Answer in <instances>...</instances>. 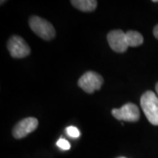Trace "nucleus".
<instances>
[{
	"label": "nucleus",
	"instance_id": "nucleus-1",
	"mask_svg": "<svg viewBox=\"0 0 158 158\" xmlns=\"http://www.w3.org/2000/svg\"><path fill=\"white\" fill-rule=\"evenodd\" d=\"M141 106L148 120L158 126V97L152 90H148L141 98Z\"/></svg>",
	"mask_w": 158,
	"mask_h": 158
},
{
	"label": "nucleus",
	"instance_id": "nucleus-2",
	"mask_svg": "<svg viewBox=\"0 0 158 158\" xmlns=\"http://www.w3.org/2000/svg\"><path fill=\"white\" fill-rule=\"evenodd\" d=\"M29 27L36 35L45 40H50L56 36V29L48 20L38 16L29 19Z\"/></svg>",
	"mask_w": 158,
	"mask_h": 158
},
{
	"label": "nucleus",
	"instance_id": "nucleus-3",
	"mask_svg": "<svg viewBox=\"0 0 158 158\" xmlns=\"http://www.w3.org/2000/svg\"><path fill=\"white\" fill-rule=\"evenodd\" d=\"M104 79L101 76L94 71L85 72L78 80V86L87 93H93L101 88Z\"/></svg>",
	"mask_w": 158,
	"mask_h": 158
},
{
	"label": "nucleus",
	"instance_id": "nucleus-4",
	"mask_svg": "<svg viewBox=\"0 0 158 158\" xmlns=\"http://www.w3.org/2000/svg\"><path fill=\"white\" fill-rule=\"evenodd\" d=\"M112 115L118 120L135 122L140 118V111L136 105L133 103H127L120 108L113 109Z\"/></svg>",
	"mask_w": 158,
	"mask_h": 158
},
{
	"label": "nucleus",
	"instance_id": "nucleus-5",
	"mask_svg": "<svg viewBox=\"0 0 158 158\" xmlns=\"http://www.w3.org/2000/svg\"><path fill=\"white\" fill-rule=\"evenodd\" d=\"M7 48L13 58H24L27 56L31 49L26 40L20 36L13 35L7 42Z\"/></svg>",
	"mask_w": 158,
	"mask_h": 158
},
{
	"label": "nucleus",
	"instance_id": "nucleus-6",
	"mask_svg": "<svg viewBox=\"0 0 158 158\" xmlns=\"http://www.w3.org/2000/svg\"><path fill=\"white\" fill-rule=\"evenodd\" d=\"M39 125L38 119L34 117L23 118L19 121L12 129V135L16 139H22L33 133Z\"/></svg>",
	"mask_w": 158,
	"mask_h": 158
},
{
	"label": "nucleus",
	"instance_id": "nucleus-7",
	"mask_svg": "<svg viewBox=\"0 0 158 158\" xmlns=\"http://www.w3.org/2000/svg\"><path fill=\"white\" fill-rule=\"evenodd\" d=\"M107 41L111 48L118 53H124L128 48L126 33L119 29L113 30L108 33Z\"/></svg>",
	"mask_w": 158,
	"mask_h": 158
},
{
	"label": "nucleus",
	"instance_id": "nucleus-8",
	"mask_svg": "<svg viewBox=\"0 0 158 158\" xmlns=\"http://www.w3.org/2000/svg\"><path fill=\"white\" fill-rule=\"evenodd\" d=\"M70 3L77 9L85 12L94 11L98 5L96 0H72Z\"/></svg>",
	"mask_w": 158,
	"mask_h": 158
},
{
	"label": "nucleus",
	"instance_id": "nucleus-9",
	"mask_svg": "<svg viewBox=\"0 0 158 158\" xmlns=\"http://www.w3.org/2000/svg\"><path fill=\"white\" fill-rule=\"evenodd\" d=\"M126 37H127V42L128 47L135 48L138 46H141L143 43V37L139 32L129 30L126 32Z\"/></svg>",
	"mask_w": 158,
	"mask_h": 158
},
{
	"label": "nucleus",
	"instance_id": "nucleus-10",
	"mask_svg": "<svg viewBox=\"0 0 158 158\" xmlns=\"http://www.w3.org/2000/svg\"><path fill=\"white\" fill-rule=\"evenodd\" d=\"M66 133L71 138H78L79 136H80V131L77 129V127H72V126L68 127L66 128Z\"/></svg>",
	"mask_w": 158,
	"mask_h": 158
},
{
	"label": "nucleus",
	"instance_id": "nucleus-11",
	"mask_svg": "<svg viewBox=\"0 0 158 158\" xmlns=\"http://www.w3.org/2000/svg\"><path fill=\"white\" fill-rule=\"evenodd\" d=\"M56 145L57 147H59L62 150H69V148H70V144H69V142L67 140H65V139H59L56 142Z\"/></svg>",
	"mask_w": 158,
	"mask_h": 158
},
{
	"label": "nucleus",
	"instance_id": "nucleus-12",
	"mask_svg": "<svg viewBox=\"0 0 158 158\" xmlns=\"http://www.w3.org/2000/svg\"><path fill=\"white\" fill-rule=\"evenodd\" d=\"M153 34L155 35V37L158 40V25H156L155 27H154V30H153Z\"/></svg>",
	"mask_w": 158,
	"mask_h": 158
},
{
	"label": "nucleus",
	"instance_id": "nucleus-13",
	"mask_svg": "<svg viewBox=\"0 0 158 158\" xmlns=\"http://www.w3.org/2000/svg\"><path fill=\"white\" fill-rule=\"evenodd\" d=\"M156 95L158 97V83L156 85Z\"/></svg>",
	"mask_w": 158,
	"mask_h": 158
},
{
	"label": "nucleus",
	"instance_id": "nucleus-14",
	"mask_svg": "<svg viewBox=\"0 0 158 158\" xmlns=\"http://www.w3.org/2000/svg\"><path fill=\"white\" fill-rule=\"evenodd\" d=\"M152 2H154V3H157V2H158V0H153Z\"/></svg>",
	"mask_w": 158,
	"mask_h": 158
},
{
	"label": "nucleus",
	"instance_id": "nucleus-15",
	"mask_svg": "<svg viewBox=\"0 0 158 158\" xmlns=\"http://www.w3.org/2000/svg\"><path fill=\"white\" fill-rule=\"evenodd\" d=\"M118 158H127V157H123V156H121V157H118Z\"/></svg>",
	"mask_w": 158,
	"mask_h": 158
}]
</instances>
